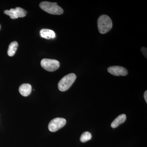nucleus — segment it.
Returning <instances> with one entry per match:
<instances>
[{
    "instance_id": "f257e3e1",
    "label": "nucleus",
    "mask_w": 147,
    "mask_h": 147,
    "mask_svg": "<svg viewBox=\"0 0 147 147\" xmlns=\"http://www.w3.org/2000/svg\"><path fill=\"white\" fill-rule=\"evenodd\" d=\"M98 31L101 34H105L108 32L113 27V22L108 15H101L97 20Z\"/></svg>"
},
{
    "instance_id": "f03ea898",
    "label": "nucleus",
    "mask_w": 147,
    "mask_h": 147,
    "mask_svg": "<svg viewBox=\"0 0 147 147\" xmlns=\"http://www.w3.org/2000/svg\"><path fill=\"white\" fill-rule=\"evenodd\" d=\"M39 6L42 10L50 14L61 15L63 13V9L57 5V3L43 1L40 3Z\"/></svg>"
},
{
    "instance_id": "7ed1b4c3",
    "label": "nucleus",
    "mask_w": 147,
    "mask_h": 147,
    "mask_svg": "<svg viewBox=\"0 0 147 147\" xmlns=\"http://www.w3.org/2000/svg\"><path fill=\"white\" fill-rule=\"evenodd\" d=\"M76 78L74 74L70 73L64 76L58 84V88L62 92L67 90L72 86Z\"/></svg>"
},
{
    "instance_id": "20e7f679",
    "label": "nucleus",
    "mask_w": 147,
    "mask_h": 147,
    "mask_svg": "<svg viewBox=\"0 0 147 147\" xmlns=\"http://www.w3.org/2000/svg\"><path fill=\"white\" fill-rule=\"evenodd\" d=\"M40 65L45 70L49 71H54L59 68L60 63L56 60L44 59L41 60Z\"/></svg>"
},
{
    "instance_id": "39448f33",
    "label": "nucleus",
    "mask_w": 147,
    "mask_h": 147,
    "mask_svg": "<svg viewBox=\"0 0 147 147\" xmlns=\"http://www.w3.org/2000/svg\"><path fill=\"white\" fill-rule=\"evenodd\" d=\"M66 123V120L63 118H56L50 121L48 125V129L52 132H55L62 128Z\"/></svg>"
},
{
    "instance_id": "423d86ee",
    "label": "nucleus",
    "mask_w": 147,
    "mask_h": 147,
    "mask_svg": "<svg viewBox=\"0 0 147 147\" xmlns=\"http://www.w3.org/2000/svg\"><path fill=\"white\" fill-rule=\"evenodd\" d=\"M109 73L116 76H125L127 75L128 71L126 68L119 66H113L108 68Z\"/></svg>"
},
{
    "instance_id": "0eeeda50",
    "label": "nucleus",
    "mask_w": 147,
    "mask_h": 147,
    "mask_svg": "<svg viewBox=\"0 0 147 147\" xmlns=\"http://www.w3.org/2000/svg\"><path fill=\"white\" fill-rule=\"evenodd\" d=\"M40 36L45 39H51L56 37V34L54 31L50 29H43L40 31Z\"/></svg>"
},
{
    "instance_id": "6e6552de",
    "label": "nucleus",
    "mask_w": 147,
    "mask_h": 147,
    "mask_svg": "<svg viewBox=\"0 0 147 147\" xmlns=\"http://www.w3.org/2000/svg\"><path fill=\"white\" fill-rule=\"evenodd\" d=\"M19 91L20 94L23 96H28L31 92V85L28 84H22L19 87Z\"/></svg>"
},
{
    "instance_id": "1a4fd4ad",
    "label": "nucleus",
    "mask_w": 147,
    "mask_h": 147,
    "mask_svg": "<svg viewBox=\"0 0 147 147\" xmlns=\"http://www.w3.org/2000/svg\"><path fill=\"white\" fill-rule=\"evenodd\" d=\"M126 119V116L125 114H121L111 124V127L116 128L119 126L121 124L123 123Z\"/></svg>"
},
{
    "instance_id": "9d476101",
    "label": "nucleus",
    "mask_w": 147,
    "mask_h": 147,
    "mask_svg": "<svg viewBox=\"0 0 147 147\" xmlns=\"http://www.w3.org/2000/svg\"><path fill=\"white\" fill-rule=\"evenodd\" d=\"M18 47V43L16 41H13L9 44L7 51V54L9 57H12L16 53Z\"/></svg>"
},
{
    "instance_id": "9b49d317",
    "label": "nucleus",
    "mask_w": 147,
    "mask_h": 147,
    "mask_svg": "<svg viewBox=\"0 0 147 147\" xmlns=\"http://www.w3.org/2000/svg\"><path fill=\"white\" fill-rule=\"evenodd\" d=\"M92 134L89 131H85L81 135L80 137V141L83 143L87 142V141H89L92 139Z\"/></svg>"
},
{
    "instance_id": "f8f14e48",
    "label": "nucleus",
    "mask_w": 147,
    "mask_h": 147,
    "mask_svg": "<svg viewBox=\"0 0 147 147\" xmlns=\"http://www.w3.org/2000/svg\"><path fill=\"white\" fill-rule=\"evenodd\" d=\"M4 13L10 16L11 19H15L18 18V17L16 15V10L15 9H11L10 10H6L4 11Z\"/></svg>"
},
{
    "instance_id": "ddd939ff",
    "label": "nucleus",
    "mask_w": 147,
    "mask_h": 147,
    "mask_svg": "<svg viewBox=\"0 0 147 147\" xmlns=\"http://www.w3.org/2000/svg\"><path fill=\"white\" fill-rule=\"evenodd\" d=\"M15 9V10H16V15H17L18 18V17L22 18V17H25L26 16L27 12L25 9L19 7H17Z\"/></svg>"
},
{
    "instance_id": "4468645a",
    "label": "nucleus",
    "mask_w": 147,
    "mask_h": 147,
    "mask_svg": "<svg viewBox=\"0 0 147 147\" xmlns=\"http://www.w3.org/2000/svg\"><path fill=\"white\" fill-rule=\"evenodd\" d=\"M141 52L145 57L147 58V48L145 47H142L141 48Z\"/></svg>"
},
{
    "instance_id": "2eb2a0df",
    "label": "nucleus",
    "mask_w": 147,
    "mask_h": 147,
    "mask_svg": "<svg viewBox=\"0 0 147 147\" xmlns=\"http://www.w3.org/2000/svg\"><path fill=\"white\" fill-rule=\"evenodd\" d=\"M144 99L146 100V102H147V91H146L144 92Z\"/></svg>"
},
{
    "instance_id": "dca6fc26",
    "label": "nucleus",
    "mask_w": 147,
    "mask_h": 147,
    "mask_svg": "<svg viewBox=\"0 0 147 147\" xmlns=\"http://www.w3.org/2000/svg\"><path fill=\"white\" fill-rule=\"evenodd\" d=\"M0 28H1V26H0Z\"/></svg>"
}]
</instances>
